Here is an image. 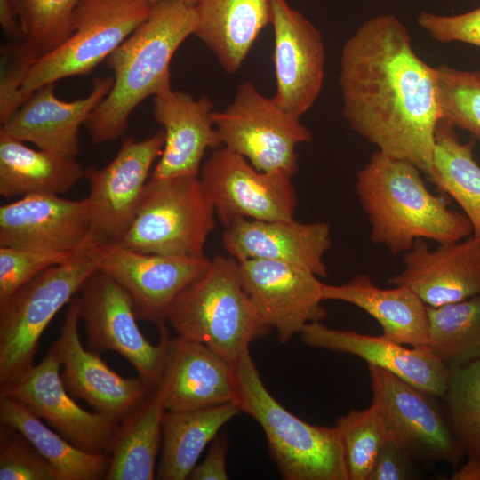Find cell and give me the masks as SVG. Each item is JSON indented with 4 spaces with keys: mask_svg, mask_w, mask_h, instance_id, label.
<instances>
[{
    "mask_svg": "<svg viewBox=\"0 0 480 480\" xmlns=\"http://www.w3.org/2000/svg\"><path fill=\"white\" fill-rule=\"evenodd\" d=\"M339 83L350 128L429 179L442 118L438 85L406 26L393 14L364 21L342 47Z\"/></svg>",
    "mask_w": 480,
    "mask_h": 480,
    "instance_id": "1",
    "label": "cell"
},
{
    "mask_svg": "<svg viewBox=\"0 0 480 480\" xmlns=\"http://www.w3.org/2000/svg\"><path fill=\"white\" fill-rule=\"evenodd\" d=\"M76 296L87 348L98 354H119L139 376L154 387L158 385L165 366L168 329L160 332L158 344H151L137 324L129 294L98 268L85 280Z\"/></svg>",
    "mask_w": 480,
    "mask_h": 480,
    "instance_id": "11",
    "label": "cell"
},
{
    "mask_svg": "<svg viewBox=\"0 0 480 480\" xmlns=\"http://www.w3.org/2000/svg\"><path fill=\"white\" fill-rule=\"evenodd\" d=\"M372 402L387 439L414 460L457 467L464 451L457 442L439 396L368 364Z\"/></svg>",
    "mask_w": 480,
    "mask_h": 480,
    "instance_id": "10",
    "label": "cell"
},
{
    "mask_svg": "<svg viewBox=\"0 0 480 480\" xmlns=\"http://www.w3.org/2000/svg\"><path fill=\"white\" fill-rule=\"evenodd\" d=\"M86 199L31 194L0 207V246L43 252H76L99 243Z\"/></svg>",
    "mask_w": 480,
    "mask_h": 480,
    "instance_id": "19",
    "label": "cell"
},
{
    "mask_svg": "<svg viewBox=\"0 0 480 480\" xmlns=\"http://www.w3.org/2000/svg\"><path fill=\"white\" fill-rule=\"evenodd\" d=\"M167 411H190L234 399L231 364L207 346L179 335L168 340L164 374Z\"/></svg>",
    "mask_w": 480,
    "mask_h": 480,
    "instance_id": "25",
    "label": "cell"
},
{
    "mask_svg": "<svg viewBox=\"0 0 480 480\" xmlns=\"http://www.w3.org/2000/svg\"><path fill=\"white\" fill-rule=\"evenodd\" d=\"M195 7V35L229 74L241 68L261 30L272 23V0H196Z\"/></svg>",
    "mask_w": 480,
    "mask_h": 480,
    "instance_id": "27",
    "label": "cell"
},
{
    "mask_svg": "<svg viewBox=\"0 0 480 480\" xmlns=\"http://www.w3.org/2000/svg\"><path fill=\"white\" fill-rule=\"evenodd\" d=\"M331 228L325 222L255 220L240 218L225 227L222 244L237 260L284 262L327 276L324 254L331 245Z\"/></svg>",
    "mask_w": 480,
    "mask_h": 480,
    "instance_id": "21",
    "label": "cell"
},
{
    "mask_svg": "<svg viewBox=\"0 0 480 480\" xmlns=\"http://www.w3.org/2000/svg\"><path fill=\"white\" fill-rule=\"evenodd\" d=\"M12 3L13 4L15 12H16V13L18 15L19 0H12Z\"/></svg>",
    "mask_w": 480,
    "mask_h": 480,
    "instance_id": "46",
    "label": "cell"
},
{
    "mask_svg": "<svg viewBox=\"0 0 480 480\" xmlns=\"http://www.w3.org/2000/svg\"><path fill=\"white\" fill-rule=\"evenodd\" d=\"M215 218L199 176L149 178L133 221L112 242L143 253L200 257Z\"/></svg>",
    "mask_w": 480,
    "mask_h": 480,
    "instance_id": "6",
    "label": "cell"
},
{
    "mask_svg": "<svg viewBox=\"0 0 480 480\" xmlns=\"http://www.w3.org/2000/svg\"><path fill=\"white\" fill-rule=\"evenodd\" d=\"M273 61L276 92L273 99L300 119L323 87L325 50L320 31L286 0H272Z\"/></svg>",
    "mask_w": 480,
    "mask_h": 480,
    "instance_id": "18",
    "label": "cell"
},
{
    "mask_svg": "<svg viewBox=\"0 0 480 480\" xmlns=\"http://www.w3.org/2000/svg\"><path fill=\"white\" fill-rule=\"evenodd\" d=\"M150 0H80L65 41L34 62L23 82L24 100L40 87L91 73L149 16Z\"/></svg>",
    "mask_w": 480,
    "mask_h": 480,
    "instance_id": "8",
    "label": "cell"
},
{
    "mask_svg": "<svg viewBox=\"0 0 480 480\" xmlns=\"http://www.w3.org/2000/svg\"><path fill=\"white\" fill-rule=\"evenodd\" d=\"M14 6L12 0H0V24L4 31L9 36H17L23 37L20 24L17 23Z\"/></svg>",
    "mask_w": 480,
    "mask_h": 480,
    "instance_id": "44",
    "label": "cell"
},
{
    "mask_svg": "<svg viewBox=\"0 0 480 480\" xmlns=\"http://www.w3.org/2000/svg\"><path fill=\"white\" fill-rule=\"evenodd\" d=\"M417 21L436 41L460 42L480 47V7L456 15L422 12Z\"/></svg>",
    "mask_w": 480,
    "mask_h": 480,
    "instance_id": "41",
    "label": "cell"
},
{
    "mask_svg": "<svg viewBox=\"0 0 480 480\" xmlns=\"http://www.w3.org/2000/svg\"><path fill=\"white\" fill-rule=\"evenodd\" d=\"M242 284L258 315L276 329L280 343L289 342L303 327L326 316L319 276L284 262L238 260Z\"/></svg>",
    "mask_w": 480,
    "mask_h": 480,
    "instance_id": "17",
    "label": "cell"
},
{
    "mask_svg": "<svg viewBox=\"0 0 480 480\" xmlns=\"http://www.w3.org/2000/svg\"><path fill=\"white\" fill-rule=\"evenodd\" d=\"M79 320L76 295L68 303L60 336L52 344L62 367L61 381L74 399H82L96 412L120 422L155 387L140 376L117 374L100 354L84 348L79 338Z\"/></svg>",
    "mask_w": 480,
    "mask_h": 480,
    "instance_id": "16",
    "label": "cell"
},
{
    "mask_svg": "<svg viewBox=\"0 0 480 480\" xmlns=\"http://www.w3.org/2000/svg\"><path fill=\"white\" fill-rule=\"evenodd\" d=\"M79 1L19 0L22 42L37 59L57 48L68 36Z\"/></svg>",
    "mask_w": 480,
    "mask_h": 480,
    "instance_id": "35",
    "label": "cell"
},
{
    "mask_svg": "<svg viewBox=\"0 0 480 480\" xmlns=\"http://www.w3.org/2000/svg\"><path fill=\"white\" fill-rule=\"evenodd\" d=\"M452 433L469 455L480 454V359L449 368L440 397Z\"/></svg>",
    "mask_w": 480,
    "mask_h": 480,
    "instance_id": "34",
    "label": "cell"
},
{
    "mask_svg": "<svg viewBox=\"0 0 480 480\" xmlns=\"http://www.w3.org/2000/svg\"><path fill=\"white\" fill-rule=\"evenodd\" d=\"M167 324L202 343L228 364L271 328L258 315L240 277L238 260L216 255L207 269L175 299Z\"/></svg>",
    "mask_w": 480,
    "mask_h": 480,
    "instance_id": "5",
    "label": "cell"
},
{
    "mask_svg": "<svg viewBox=\"0 0 480 480\" xmlns=\"http://www.w3.org/2000/svg\"><path fill=\"white\" fill-rule=\"evenodd\" d=\"M403 261V270L389 283L408 287L428 307L480 295V242L472 235L433 250L417 240Z\"/></svg>",
    "mask_w": 480,
    "mask_h": 480,
    "instance_id": "20",
    "label": "cell"
},
{
    "mask_svg": "<svg viewBox=\"0 0 480 480\" xmlns=\"http://www.w3.org/2000/svg\"><path fill=\"white\" fill-rule=\"evenodd\" d=\"M441 117L480 140V69L435 67Z\"/></svg>",
    "mask_w": 480,
    "mask_h": 480,
    "instance_id": "37",
    "label": "cell"
},
{
    "mask_svg": "<svg viewBox=\"0 0 480 480\" xmlns=\"http://www.w3.org/2000/svg\"><path fill=\"white\" fill-rule=\"evenodd\" d=\"M0 421L21 433L53 468L59 480H105L108 455L76 446L21 403L0 396Z\"/></svg>",
    "mask_w": 480,
    "mask_h": 480,
    "instance_id": "31",
    "label": "cell"
},
{
    "mask_svg": "<svg viewBox=\"0 0 480 480\" xmlns=\"http://www.w3.org/2000/svg\"><path fill=\"white\" fill-rule=\"evenodd\" d=\"M113 82L114 76L95 78L90 94L73 101L56 97V83L45 84L1 124L0 135L75 158L79 153L78 129L108 95Z\"/></svg>",
    "mask_w": 480,
    "mask_h": 480,
    "instance_id": "22",
    "label": "cell"
},
{
    "mask_svg": "<svg viewBox=\"0 0 480 480\" xmlns=\"http://www.w3.org/2000/svg\"><path fill=\"white\" fill-rule=\"evenodd\" d=\"M196 27L192 2L159 0L154 4L148 18L107 59L113 85L84 124L93 143L117 140L138 105L172 90L171 60Z\"/></svg>",
    "mask_w": 480,
    "mask_h": 480,
    "instance_id": "2",
    "label": "cell"
},
{
    "mask_svg": "<svg viewBox=\"0 0 480 480\" xmlns=\"http://www.w3.org/2000/svg\"><path fill=\"white\" fill-rule=\"evenodd\" d=\"M213 124L223 147L241 155L259 171L294 176L298 170L296 147L312 140L300 119L261 94L247 81L224 110L213 111Z\"/></svg>",
    "mask_w": 480,
    "mask_h": 480,
    "instance_id": "9",
    "label": "cell"
},
{
    "mask_svg": "<svg viewBox=\"0 0 480 480\" xmlns=\"http://www.w3.org/2000/svg\"><path fill=\"white\" fill-rule=\"evenodd\" d=\"M240 412L234 401L197 410H166L156 479H188L206 445Z\"/></svg>",
    "mask_w": 480,
    "mask_h": 480,
    "instance_id": "30",
    "label": "cell"
},
{
    "mask_svg": "<svg viewBox=\"0 0 480 480\" xmlns=\"http://www.w3.org/2000/svg\"><path fill=\"white\" fill-rule=\"evenodd\" d=\"M84 250L43 252L0 246V302L45 269L68 261Z\"/></svg>",
    "mask_w": 480,
    "mask_h": 480,
    "instance_id": "39",
    "label": "cell"
},
{
    "mask_svg": "<svg viewBox=\"0 0 480 480\" xmlns=\"http://www.w3.org/2000/svg\"><path fill=\"white\" fill-rule=\"evenodd\" d=\"M96 268L113 278L130 296L140 321L167 328L168 311L178 295L208 268L211 260L200 257L143 253L116 242L92 245Z\"/></svg>",
    "mask_w": 480,
    "mask_h": 480,
    "instance_id": "12",
    "label": "cell"
},
{
    "mask_svg": "<svg viewBox=\"0 0 480 480\" xmlns=\"http://www.w3.org/2000/svg\"><path fill=\"white\" fill-rule=\"evenodd\" d=\"M153 113L164 127L165 141L150 178L199 176L206 150L223 147L212 121V100L172 89L154 97Z\"/></svg>",
    "mask_w": 480,
    "mask_h": 480,
    "instance_id": "24",
    "label": "cell"
},
{
    "mask_svg": "<svg viewBox=\"0 0 480 480\" xmlns=\"http://www.w3.org/2000/svg\"><path fill=\"white\" fill-rule=\"evenodd\" d=\"M300 336L309 347L358 356L439 397L444 393L449 368L428 348H406L382 335L337 330L321 321L306 324Z\"/></svg>",
    "mask_w": 480,
    "mask_h": 480,
    "instance_id": "23",
    "label": "cell"
},
{
    "mask_svg": "<svg viewBox=\"0 0 480 480\" xmlns=\"http://www.w3.org/2000/svg\"><path fill=\"white\" fill-rule=\"evenodd\" d=\"M166 412L161 380L122 420L113 437L105 480L156 479V461L162 444Z\"/></svg>",
    "mask_w": 480,
    "mask_h": 480,
    "instance_id": "28",
    "label": "cell"
},
{
    "mask_svg": "<svg viewBox=\"0 0 480 480\" xmlns=\"http://www.w3.org/2000/svg\"><path fill=\"white\" fill-rule=\"evenodd\" d=\"M164 141V131L142 140L124 139L108 164L85 169L90 185L85 199L92 233L99 241H116L131 226Z\"/></svg>",
    "mask_w": 480,
    "mask_h": 480,
    "instance_id": "15",
    "label": "cell"
},
{
    "mask_svg": "<svg viewBox=\"0 0 480 480\" xmlns=\"http://www.w3.org/2000/svg\"><path fill=\"white\" fill-rule=\"evenodd\" d=\"M336 427L342 441L349 480H367L387 440L375 406L351 410L338 419Z\"/></svg>",
    "mask_w": 480,
    "mask_h": 480,
    "instance_id": "36",
    "label": "cell"
},
{
    "mask_svg": "<svg viewBox=\"0 0 480 480\" xmlns=\"http://www.w3.org/2000/svg\"><path fill=\"white\" fill-rule=\"evenodd\" d=\"M91 247L45 269L0 302V385L34 364L44 331L97 269Z\"/></svg>",
    "mask_w": 480,
    "mask_h": 480,
    "instance_id": "7",
    "label": "cell"
},
{
    "mask_svg": "<svg viewBox=\"0 0 480 480\" xmlns=\"http://www.w3.org/2000/svg\"><path fill=\"white\" fill-rule=\"evenodd\" d=\"M451 479L480 480V454L469 455L468 460L453 473Z\"/></svg>",
    "mask_w": 480,
    "mask_h": 480,
    "instance_id": "45",
    "label": "cell"
},
{
    "mask_svg": "<svg viewBox=\"0 0 480 480\" xmlns=\"http://www.w3.org/2000/svg\"><path fill=\"white\" fill-rule=\"evenodd\" d=\"M36 59L35 53L23 42L1 47V124L25 102L20 89Z\"/></svg>",
    "mask_w": 480,
    "mask_h": 480,
    "instance_id": "40",
    "label": "cell"
},
{
    "mask_svg": "<svg viewBox=\"0 0 480 480\" xmlns=\"http://www.w3.org/2000/svg\"><path fill=\"white\" fill-rule=\"evenodd\" d=\"M199 178L224 227L240 218L294 219L298 200L292 176L287 173L259 171L241 155L221 147L204 161Z\"/></svg>",
    "mask_w": 480,
    "mask_h": 480,
    "instance_id": "13",
    "label": "cell"
},
{
    "mask_svg": "<svg viewBox=\"0 0 480 480\" xmlns=\"http://www.w3.org/2000/svg\"><path fill=\"white\" fill-rule=\"evenodd\" d=\"M429 349L448 368L480 359V295L428 307Z\"/></svg>",
    "mask_w": 480,
    "mask_h": 480,
    "instance_id": "33",
    "label": "cell"
},
{
    "mask_svg": "<svg viewBox=\"0 0 480 480\" xmlns=\"http://www.w3.org/2000/svg\"><path fill=\"white\" fill-rule=\"evenodd\" d=\"M420 172L413 164L376 150L356 175L370 238L392 254H404L420 239L452 243L473 233L465 214L432 194Z\"/></svg>",
    "mask_w": 480,
    "mask_h": 480,
    "instance_id": "3",
    "label": "cell"
},
{
    "mask_svg": "<svg viewBox=\"0 0 480 480\" xmlns=\"http://www.w3.org/2000/svg\"><path fill=\"white\" fill-rule=\"evenodd\" d=\"M414 459L396 443L382 444L367 480H405L413 476Z\"/></svg>",
    "mask_w": 480,
    "mask_h": 480,
    "instance_id": "42",
    "label": "cell"
},
{
    "mask_svg": "<svg viewBox=\"0 0 480 480\" xmlns=\"http://www.w3.org/2000/svg\"><path fill=\"white\" fill-rule=\"evenodd\" d=\"M60 367L51 346L39 364L0 385V396L21 403L80 449L108 455L119 422L80 407L61 381Z\"/></svg>",
    "mask_w": 480,
    "mask_h": 480,
    "instance_id": "14",
    "label": "cell"
},
{
    "mask_svg": "<svg viewBox=\"0 0 480 480\" xmlns=\"http://www.w3.org/2000/svg\"><path fill=\"white\" fill-rule=\"evenodd\" d=\"M153 4H156V2H158L159 0H150ZM190 2H192L193 4L196 3V0H188Z\"/></svg>",
    "mask_w": 480,
    "mask_h": 480,
    "instance_id": "47",
    "label": "cell"
},
{
    "mask_svg": "<svg viewBox=\"0 0 480 480\" xmlns=\"http://www.w3.org/2000/svg\"><path fill=\"white\" fill-rule=\"evenodd\" d=\"M228 449V436L226 433L217 435L212 441L204 460L195 466L188 479L190 480H227L226 459Z\"/></svg>",
    "mask_w": 480,
    "mask_h": 480,
    "instance_id": "43",
    "label": "cell"
},
{
    "mask_svg": "<svg viewBox=\"0 0 480 480\" xmlns=\"http://www.w3.org/2000/svg\"><path fill=\"white\" fill-rule=\"evenodd\" d=\"M322 299L361 308L380 324L382 336L390 340L429 348L428 306L406 286L380 288L369 276L357 275L338 285L323 283Z\"/></svg>",
    "mask_w": 480,
    "mask_h": 480,
    "instance_id": "26",
    "label": "cell"
},
{
    "mask_svg": "<svg viewBox=\"0 0 480 480\" xmlns=\"http://www.w3.org/2000/svg\"><path fill=\"white\" fill-rule=\"evenodd\" d=\"M454 128L441 118L429 180L461 207L480 242V165L474 158V141L462 142Z\"/></svg>",
    "mask_w": 480,
    "mask_h": 480,
    "instance_id": "32",
    "label": "cell"
},
{
    "mask_svg": "<svg viewBox=\"0 0 480 480\" xmlns=\"http://www.w3.org/2000/svg\"><path fill=\"white\" fill-rule=\"evenodd\" d=\"M84 175L85 169L74 157L35 150L0 135V195L4 197L62 194Z\"/></svg>",
    "mask_w": 480,
    "mask_h": 480,
    "instance_id": "29",
    "label": "cell"
},
{
    "mask_svg": "<svg viewBox=\"0 0 480 480\" xmlns=\"http://www.w3.org/2000/svg\"><path fill=\"white\" fill-rule=\"evenodd\" d=\"M0 480H59L35 446L19 431L1 423Z\"/></svg>",
    "mask_w": 480,
    "mask_h": 480,
    "instance_id": "38",
    "label": "cell"
},
{
    "mask_svg": "<svg viewBox=\"0 0 480 480\" xmlns=\"http://www.w3.org/2000/svg\"><path fill=\"white\" fill-rule=\"evenodd\" d=\"M234 399L261 427L269 454L284 480H349L336 426L309 424L268 390L249 349L231 364Z\"/></svg>",
    "mask_w": 480,
    "mask_h": 480,
    "instance_id": "4",
    "label": "cell"
}]
</instances>
